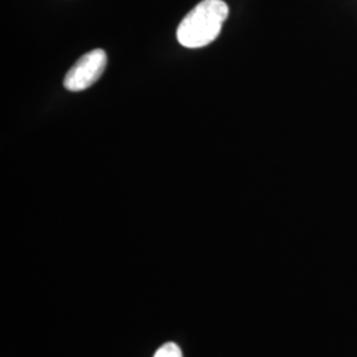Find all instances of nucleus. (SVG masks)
Here are the masks:
<instances>
[{"label":"nucleus","instance_id":"f257e3e1","mask_svg":"<svg viewBox=\"0 0 357 357\" xmlns=\"http://www.w3.org/2000/svg\"><path fill=\"white\" fill-rule=\"evenodd\" d=\"M229 16L224 0H203L187 13L178 28V43L185 48H202L213 43Z\"/></svg>","mask_w":357,"mask_h":357},{"label":"nucleus","instance_id":"f03ea898","mask_svg":"<svg viewBox=\"0 0 357 357\" xmlns=\"http://www.w3.org/2000/svg\"><path fill=\"white\" fill-rule=\"evenodd\" d=\"M107 64L106 53L94 50L77 60L64 78V86L70 91H82L90 88L100 77Z\"/></svg>","mask_w":357,"mask_h":357},{"label":"nucleus","instance_id":"7ed1b4c3","mask_svg":"<svg viewBox=\"0 0 357 357\" xmlns=\"http://www.w3.org/2000/svg\"><path fill=\"white\" fill-rule=\"evenodd\" d=\"M153 357H183V354L175 343H167L156 351Z\"/></svg>","mask_w":357,"mask_h":357}]
</instances>
